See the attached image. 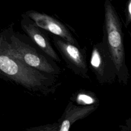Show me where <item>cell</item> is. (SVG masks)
Here are the masks:
<instances>
[{"label":"cell","instance_id":"1","mask_svg":"<svg viewBox=\"0 0 131 131\" xmlns=\"http://www.w3.org/2000/svg\"><path fill=\"white\" fill-rule=\"evenodd\" d=\"M0 76L37 96L52 95L61 84L58 76L40 72L11 56L4 33L0 34Z\"/></svg>","mask_w":131,"mask_h":131},{"label":"cell","instance_id":"2","mask_svg":"<svg viewBox=\"0 0 131 131\" xmlns=\"http://www.w3.org/2000/svg\"><path fill=\"white\" fill-rule=\"evenodd\" d=\"M104 21L103 26V36L109 54L114 64L119 82L127 85L130 77L126 64L124 45V34L120 17L109 0L104 2Z\"/></svg>","mask_w":131,"mask_h":131},{"label":"cell","instance_id":"3","mask_svg":"<svg viewBox=\"0 0 131 131\" xmlns=\"http://www.w3.org/2000/svg\"><path fill=\"white\" fill-rule=\"evenodd\" d=\"M7 49L9 54L27 66L42 73L58 76L61 73L56 62L36 48L21 39L16 34L5 33Z\"/></svg>","mask_w":131,"mask_h":131},{"label":"cell","instance_id":"4","mask_svg":"<svg viewBox=\"0 0 131 131\" xmlns=\"http://www.w3.org/2000/svg\"><path fill=\"white\" fill-rule=\"evenodd\" d=\"M52 42L66 66L73 73L90 80L86 59V49L75 46L55 35L52 36Z\"/></svg>","mask_w":131,"mask_h":131},{"label":"cell","instance_id":"5","mask_svg":"<svg viewBox=\"0 0 131 131\" xmlns=\"http://www.w3.org/2000/svg\"><path fill=\"white\" fill-rule=\"evenodd\" d=\"M90 67L101 84H112L117 78V72L104 40L93 46Z\"/></svg>","mask_w":131,"mask_h":131},{"label":"cell","instance_id":"6","mask_svg":"<svg viewBox=\"0 0 131 131\" xmlns=\"http://www.w3.org/2000/svg\"><path fill=\"white\" fill-rule=\"evenodd\" d=\"M24 14L41 29L51 33L75 46H80L70 31V27L54 17L34 10L27 11Z\"/></svg>","mask_w":131,"mask_h":131},{"label":"cell","instance_id":"7","mask_svg":"<svg viewBox=\"0 0 131 131\" xmlns=\"http://www.w3.org/2000/svg\"><path fill=\"white\" fill-rule=\"evenodd\" d=\"M20 25L23 30L41 51L55 62H61V59L52 46L49 35L46 32L38 27L25 14L22 15Z\"/></svg>","mask_w":131,"mask_h":131},{"label":"cell","instance_id":"8","mask_svg":"<svg viewBox=\"0 0 131 131\" xmlns=\"http://www.w3.org/2000/svg\"><path fill=\"white\" fill-rule=\"evenodd\" d=\"M71 99L81 105H94L99 101L94 93L85 90H80L73 93Z\"/></svg>","mask_w":131,"mask_h":131},{"label":"cell","instance_id":"9","mask_svg":"<svg viewBox=\"0 0 131 131\" xmlns=\"http://www.w3.org/2000/svg\"><path fill=\"white\" fill-rule=\"evenodd\" d=\"M125 23L124 26L126 28L131 22V1L128 0L125 6Z\"/></svg>","mask_w":131,"mask_h":131},{"label":"cell","instance_id":"10","mask_svg":"<svg viewBox=\"0 0 131 131\" xmlns=\"http://www.w3.org/2000/svg\"><path fill=\"white\" fill-rule=\"evenodd\" d=\"M70 122L69 120L65 119L62 123L60 131H69Z\"/></svg>","mask_w":131,"mask_h":131}]
</instances>
